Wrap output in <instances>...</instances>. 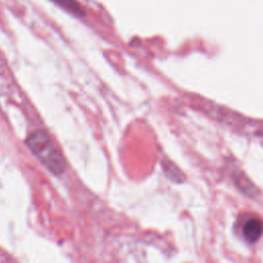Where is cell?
I'll list each match as a JSON object with an SVG mask.
<instances>
[{
  "label": "cell",
  "mask_w": 263,
  "mask_h": 263,
  "mask_svg": "<svg viewBox=\"0 0 263 263\" xmlns=\"http://www.w3.org/2000/svg\"><path fill=\"white\" fill-rule=\"evenodd\" d=\"M242 234L249 242H256L263 234V221L259 218L248 220L242 228Z\"/></svg>",
  "instance_id": "cell-2"
},
{
  "label": "cell",
  "mask_w": 263,
  "mask_h": 263,
  "mask_svg": "<svg viewBox=\"0 0 263 263\" xmlns=\"http://www.w3.org/2000/svg\"><path fill=\"white\" fill-rule=\"evenodd\" d=\"M27 145L34 155L52 173L59 175L65 170V159L60 150L42 130L32 133L27 139Z\"/></svg>",
  "instance_id": "cell-1"
},
{
  "label": "cell",
  "mask_w": 263,
  "mask_h": 263,
  "mask_svg": "<svg viewBox=\"0 0 263 263\" xmlns=\"http://www.w3.org/2000/svg\"><path fill=\"white\" fill-rule=\"evenodd\" d=\"M51 1H53L57 5L61 6L63 9L71 12L76 16L82 17L85 15V10L76 0H51Z\"/></svg>",
  "instance_id": "cell-3"
},
{
  "label": "cell",
  "mask_w": 263,
  "mask_h": 263,
  "mask_svg": "<svg viewBox=\"0 0 263 263\" xmlns=\"http://www.w3.org/2000/svg\"><path fill=\"white\" fill-rule=\"evenodd\" d=\"M163 171L165 172V174H166V176L170 178V179H172L174 182H182L183 181V175H182V173L178 170V167L174 164V163H172L171 161H168V160H165L164 162H163Z\"/></svg>",
  "instance_id": "cell-4"
}]
</instances>
